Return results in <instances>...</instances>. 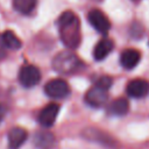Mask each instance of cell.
I'll return each mask as SVG.
<instances>
[{
    "label": "cell",
    "mask_w": 149,
    "mask_h": 149,
    "mask_svg": "<svg viewBox=\"0 0 149 149\" xmlns=\"http://www.w3.org/2000/svg\"><path fill=\"white\" fill-rule=\"evenodd\" d=\"M129 109V104H128V100L125 99V98H119V99H115L108 107V112L113 115H118V116H121V115H125L127 114Z\"/></svg>",
    "instance_id": "7c38bea8"
},
{
    "label": "cell",
    "mask_w": 149,
    "mask_h": 149,
    "mask_svg": "<svg viewBox=\"0 0 149 149\" xmlns=\"http://www.w3.org/2000/svg\"><path fill=\"white\" fill-rule=\"evenodd\" d=\"M5 44H3V42H2V38L0 37V58H2L3 56H5Z\"/></svg>",
    "instance_id": "e0dca14e"
},
{
    "label": "cell",
    "mask_w": 149,
    "mask_h": 149,
    "mask_svg": "<svg viewBox=\"0 0 149 149\" xmlns=\"http://www.w3.org/2000/svg\"><path fill=\"white\" fill-rule=\"evenodd\" d=\"M44 92L48 97L54 99H63L70 94V86L63 79H52L44 86Z\"/></svg>",
    "instance_id": "3957f363"
},
{
    "label": "cell",
    "mask_w": 149,
    "mask_h": 149,
    "mask_svg": "<svg viewBox=\"0 0 149 149\" xmlns=\"http://www.w3.org/2000/svg\"><path fill=\"white\" fill-rule=\"evenodd\" d=\"M19 80L24 87H33L41 80V72L35 65H23L19 72Z\"/></svg>",
    "instance_id": "277c9868"
},
{
    "label": "cell",
    "mask_w": 149,
    "mask_h": 149,
    "mask_svg": "<svg viewBox=\"0 0 149 149\" xmlns=\"http://www.w3.org/2000/svg\"><path fill=\"white\" fill-rule=\"evenodd\" d=\"M108 99V94H107V90H104L99 86H94L91 90L87 91L86 95H85V100L86 102L92 106V107H101L106 104Z\"/></svg>",
    "instance_id": "8992f818"
},
{
    "label": "cell",
    "mask_w": 149,
    "mask_h": 149,
    "mask_svg": "<svg viewBox=\"0 0 149 149\" xmlns=\"http://www.w3.org/2000/svg\"><path fill=\"white\" fill-rule=\"evenodd\" d=\"M36 2L37 0H13V6L17 12L22 14H29L35 8Z\"/></svg>",
    "instance_id": "9a60e30c"
},
{
    "label": "cell",
    "mask_w": 149,
    "mask_h": 149,
    "mask_svg": "<svg viewBox=\"0 0 149 149\" xmlns=\"http://www.w3.org/2000/svg\"><path fill=\"white\" fill-rule=\"evenodd\" d=\"M54 142H55V139H54L52 134H50V133L41 132L35 135V144L38 148L48 149L54 146Z\"/></svg>",
    "instance_id": "5bb4252c"
},
{
    "label": "cell",
    "mask_w": 149,
    "mask_h": 149,
    "mask_svg": "<svg viewBox=\"0 0 149 149\" xmlns=\"http://www.w3.org/2000/svg\"><path fill=\"white\" fill-rule=\"evenodd\" d=\"M5 115H6V108L0 104V122L3 120V118H5Z\"/></svg>",
    "instance_id": "ac0fdd59"
},
{
    "label": "cell",
    "mask_w": 149,
    "mask_h": 149,
    "mask_svg": "<svg viewBox=\"0 0 149 149\" xmlns=\"http://www.w3.org/2000/svg\"><path fill=\"white\" fill-rule=\"evenodd\" d=\"M1 38H2V42H3L6 48L16 50V49H20L21 45H22V42L20 41V38L12 30L3 31V34L1 35Z\"/></svg>",
    "instance_id": "4fadbf2b"
},
{
    "label": "cell",
    "mask_w": 149,
    "mask_h": 149,
    "mask_svg": "<svg viewBox=\"0 0 149 149\" xmlns=\"http://www.w3.org/2000/svg\"><path fill=\"white\" fill-rule=\"evenodd\" d=\"M114 43L111 38H102L100 40L93 50V56L97 61H101L108 56V54L113 50Z\"/></svg>",
    "instance_id": "8fae6325"
},
{
    "label": "cell",
    "mask_w": 149,
    "mask_h": 149,
    "mask_svg": "<svg viewBox=\"0 0 149 149\" xmlns=\"http://www.w3.org/2000/svg\"><path fill=\"white\" fill-rule=\"evenodd\" d=\"M128 95L133 98H143L149 93V81L144 79H133L126 88Z\"/></svg>",
    "instance_id": "ba28073f"
},
{
    "label": "cell",
    "mask_w": 149,
    "mask_h": 149,
    "mask_svg": "<svg viewBox=\"0 0 149 149\" xmlns=\"http://www.w3.org/2000/svg\"><path fill=\"white\" fill-rule=\"evenodd\" d=\"M58 112H59V105L58 104H49L47 105L38 114V122L41 126L43 127H51L56 119H57V115H58Z\"/></svg>",
    "instance_id": "52a82bcc"
},
{
    "label": "cell",
    "mask_w": 149,
    "mask_h": 149,
    "mask_svg": "<svg viewBox=\"0 0 149 149\" xmlns=\"http://www.w3.org/2000/svg\"><path fill=\"white\" fill-rule=\"evenodd\" d=\"M88 22L91 23V26L98 30L101 34H106L109 28H111V22L107 19V16L99 9H92L90 10L88 15H87Z\"/></svg>",
    "instance_id": "5b68a950"
},
{
    "label": "cell",
    "mask_w": 149,
    "mask_h": 149,
    "mask_svg": "<svg viewBox=\"0 0 149 149\" xmlns=\"http://www.w3.org/2000/svg\"><path fill=\"white\" fill-rule=\"evenodd\" d=\"M81 65L83 64H81L80 59L74 54H72L70 51L59 52L58 55H56V57L52 61L54 69L57 72L64 73V74H70V73L78 71Z\"/></svg>",
    "instance_id": "7a4b0ae2"
},
{
    "label": "cell",
    "mask_w": 149,
    "mask_h": 149,
    "mask_svg": "<svg viewBox=\"0 0 149 149\" xmlns=\"http://www.w3.org/2000/svg\"><path fill=\"white\" fill-rule=\"evenodd\" d=\"M57 24H58L62 42L68 48H71V49L77 48L80 42L79 21L77 19V16L70 10L64 12L59 16Z\"/></svg>",
    "instance_id": "6da1fadb"
},
{
    "label": "cell",
    "mask_w": 149,
    "mask_h": 149,
    "mask_svg": "<svg viewBox=\"0 0 149 149\" xmlns=\"http://www.w3.org/2000/svg\"><path fill=\"white\" fill-rule=\"evenodd\" d=\"M112 83H113V80H112L111 77H108V76H102V77H100V78L97 80L95 85L99 86V87H101V88H104V90H108V88L112 86Z\"/></svg>",
    "instance_id": "2e32d148"
},
{
    "label": "cell",
    "mask_w": 149,
    "mask_h": 149,
    "mask_svg": "<svg viewBox=\"0 0 149 149\" xmlns=\"http://www.w3.org/2000/svg\"><path fill=\"white\" fill-rule=\"evenodd\" d=\"M141 59V54L140 51L135 49H126L121 52L120 55V63L125 69H133L135 68Z\"/></svg>",
    "instance_id": "30bf717a"
},
{
    "label": "cell",
    "mask_w": 149,
    "mask_h": 149,
    "mask_svg": "<svg viewBox=\"0 0 149 149\" xmlns=\"http://www.w3.org/2000/svg\"><path fill=\"white\" fill-rule=\"evenodd\" d=\"M27 132L21 127H14L8 133V148L19 149L27 140Z\"/></svg>",
    "instance_id": "9c48e42d"
}]
</instances>
